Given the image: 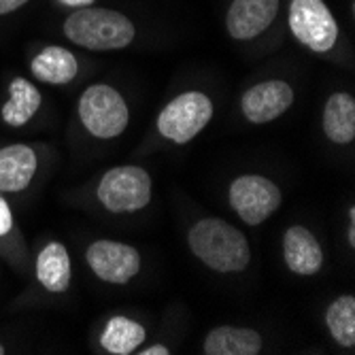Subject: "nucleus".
Instances as JSON below:
<instances>
[{"mask_svg":"<svg viewBox=\"0 0 355 355\" xmlns=\"http://www.w3.org/2000/svg\"><path fill=\"white\" fill-rule=\"evenodd\" d=\"M189 249L217 272H241L251 260L245 234L228 221L207 217L189 230Z\"/></svg>","mask_w":355,"mask_h":355,"instance_id":"f257e3e1","label":"nucleus"},{"mask_svg":"<svg viewBox=\"0 0 355 355\" xmlns=\"http://www.w3.org/2000/svg\"><path fill=\"white\" fill-rule=\"evenodd\" d=\"M64 35L75 45L94 51L123 49L135 41V24L113 9L81 7L64 24Z\"/></svg>","mask_w":355,"mask_h":355,"instance_id":"f03ea898","label":"nucleus"},{"mask_svg":"<svg viewBox=\"0 0 355 355\" xmlns=\"http://www.w3.org/2000/svg\"><path fill=\"white\" fill-rule=\"evenodd\" d=\"M79 117L89 135L98 139H115L125 130L130 113L117 89L98 83L83 92L79 101Z\"/></svg>","mask_w":355,"mask_h":355,"instance_id":"7ed1b4c3","label":"nucleus"},{"mask_svg":"<svg viewBox=\"0 0 355 355\" xmlns=\"http://www.w3.org/2000/svg\"><path fill=\"white\" fill-rule=\"evenodd\" d=\"M213 117V103L202 92L181 94L157 117V130L173 143H189Z\"/></svg>","mask_w":355,"mask_h":355,"instance_id":"20e7f679","label":"nucleus"},{"mask_svg":"<svg viewBox=\"0 0 355 355\" xmlns=\"http://www.w3.org/2000/svg\"><path fill=\"white\" fill-rule=\"evenodd\" d=\"M98 198L111 213L141 211L151 200V177L141 166L111 168L98 185Z\"/></svg>","mask_w":355,"mask_h":355,"instance_id":"39448f33","label":"nucleus"},{"mask_svg":"<svg viewBox=\"0 0 355 355\" xmlns=\"http://www.w3.org/2000/svg\"><path fill=\"white\" fill-rule=\"evenodd\" d=\"M289 28L294 37L313 51H328L338 39V26L324 0H292Z\"/></svg>","mask_w":355,"mask_h":355,"instance_id":"423d86ee","label":"nucleus"},{"mask_svg":"<svg viewBox=\"0 0 355 355\" xmlns=\"http://www.w3.org/2000/svg\"><path fill=\"white\" fill-rule=\"evenodd\" d=\"M230 205L247 225H260L281 207V189L266 177L245 175L230 185Z\"/></svg>","mask_w":355,"mask_h":355,"instance_id":"0eeeda50","label":"nucleus"},{"mask_svg":"<svg viewBox=\"0 0 355 355\" xmlns=\"http://www.w3.org/2000/svg\"><path fill=\"white\" fill-rule=\"evenodd\" d=\"M85 260L96 277L115 285L128 283L141 270L139 251L117 241H96L87 247Z\"/></svg>","mask_w":355,"mask_h":355,"instance_id":"6e6552de","label":"nucleus"},{"mask_svg":"<svg viewBox=\"0 0 355 355\" xmlns=\"http://www.w3.org/2000/svg\"><path fill=\"white\" fill-rule=\"evenodd\" d=\"M294 103L292 85L285 81H264L249 87L241 98L243 115L253 123H268L281 117Z\"/></svg>","mask_w":355,"mask_h":355,"instance_id":"1a4fd4ad","label":"nucleus"},{"mask_svg":"<svg viewBox=\"0 0 355 355\" xmlns=\"http://www.w3.org/2000/svg\"><path fill=\"white\" fill-rule=\"evenodd\" d=\"M279 0H232L228 19L230 37L236 41H251L275 21Z\"/></svg>","mask_w":355,"mask_h":355,"instance_id":"9d476101","label":"nucleus"},{"mask_svg":"<svg viewBox=\"0 0 355 355\" xmlns=\"http://www.w3.org/2000/svg\"><path fill=\"white\" fill-rule=\"evenodd\" d=\"M283 255L287 268L302 277H311L324 266V251H321L313 232H309L302 225H294L285 232Z\"/></svg>","mask_w":355,"mask_h":355,"instance_id":"9b49d317","label":"nucleus"},{"mask_svg":"<svg viewBox=\"0 0 355 355\" xmlns=\"http://www.w3.org/2000/svg\"><path fill=\"white\" fill-rule=\"evenodd\" d=\"M37 173V153L28 145L0 149V191H21Z\"/></svg>","mask_w":355,"mask_h":355,"instance_id":"f8f14e48","label":"nucleus"},{"mask_svg":"<svg viewBox=\"0 0 355 355\" xmlns=\"http://www.w3.org/2000/svg\"><path fill=\"white\" fill-rule=\"evenodd\" d=\"M262 351V336L249 328L221 326L207 334V355H257Z\"/></svg>","mask_w":355,"mask_h":355,"instance_id":"ddd939ff","label":"nucleus"},{"mask_svg":"<svg viewBox=\"0 0 355 355\" xmlns=\"http://www.w3.org/2000/svg\"><path fill=\"white\" fill-rule=\"evenodd\" d=\"M37 277L45 289L53 294L67 292L71 285V257L60 243H49L37 260Z\"/></svg>","mask_w":355,"mask_h":355,"instance_id":"4468645a","label":"nucleus"},{"mask_svg":"<svg viewBox=\"0 0 355 355\" xmlns=\"http://www.w3.org/2000/svg\"><path fill=\"white\" fill-rule=\"evenodd\" d=\"M324 130L332 143L347 145L355 139V101L349 94H332L324 109Z\"/></svg>","mask_w":355,"mask_h":355,"instance_id":"2eb2a0df","label":"nucleus"},{"mask_svg":"<svg viewBox=\"0 0 355 355\" xmlns=\"http://www.w3.org/2000/svg\"><path fill=\"white\" fill-rule=\"evenodd\" d=\"M79 67L77 58L64 47L49 45L32 60V75L45 83H69L75 79Z\"/></svg>","mask_w":355,"mask_h":355,"instance_id":"dca6fc26","label":"nucleus"},{"mask_svg":"<svg viewBox=\"0 0 355 355\" xmlns=\"http://www.w3.org/2000/svg\"><path fill=\"white\" fill-rule=\"evenodd\" d=\"M9 94L11 98L7 101V105L0 111L3 115V121L13 125V128H19L24 123H28L32 119L41 107V92L37 89V85H32L30 81L26 79H13L11 85H9Z\"/></svg>","mask_w":355,"mask_h":355,"instance_id":"f3484780","label":"nucleus"},{"mask_svg":"<svg viewBox=\"0 0 355 355\" xmlns=\"http://www.w3.org/2000/svg\"><path fill=\"white\" fill-rule=\"evenodd\" d=\"M143 340H145V328L139 321H132L128 317H111L101 338L105 351L113 355L132 353L143 345Z\"/></svg>","mask_w":355,"mask_h":355,"instance_id":"a211bd4d","label":"nucleus"},{"mask_svg":"<svg viewBox=\"0 0 355 355\" xmlns=\"http://www.w3.org/2000/svg\"><path fill=\"white\" fill-rule=\"evenodd\" d=\"M326 324L343 347L355 345V298L353 296H340L334 300L326 313Z\"/></svg>","mask_w":355,"mask_h":355,"instance_id":"6ab92c4d","label":"nucleus"},{"mask_svg":"<svg viewBox=\"0 0 355 355\" xmlns=\"http://www.w3.org/2000/svg\"><path fill=\"white\" fill-rule=\"evenodd\" d=\"M13 225V217H11V209L9 205L0 198V236H5Z\"/></svg>","mask_w":355,"mask_h":355,"instance_id":"aec40b11","label":"nucleus"},{"mask_svg":"<svg viewBox=\"0 0 355 355\" xmlns=\"http://www.w3.org/2000/svg\"><path fill=\"white\" fill-rule=\"evenodd\" d=\"M28 0H0V15H7L17 11L19 7H24Z\"/></svg>","mask_w":355,"mask_h":355,"instance_id":"412c9836","label":"nucleus"},{"mask_svg":"<svg viewBox=\"0 0 355 355\" xmlns=\"http://www.w3.org/2000/svg\"><path fill=\"white\" fill-rule=\"evenodd\" d=\"M141 355H168L171 351L166 349V347H162V345H155V347H149V349H145V351H139Z\"/></svg>","mask_w":355,"mask_h":355,"instance_id":"4be33fe9","label":"nucleus"},{"mask_svg":"<svg viewBox=\"0 0 355 355\" xmlns=\"http://www.w3.org/2000/svg\"><path fill=\"white\" fill-rule=\"evenodd\" d=\"M349 243L351 245H355V209H351L349 211Z\"/></svg>","mask_w":355,"mask_h":355,"instance_id":"5701e85b","label":"nucleus"},{"mask_svg":"<svg viewBox=\"0 0 355 355\" xmlns=\"http://www.w3.org/2000/svg\"><path fill=\"white\" fill-rule=\"evenodd\" d=\"M64 5H71V7H87V5H92L94 0H62Z\"/></svg>","mask_w":355,"mask_h":355,"instance_id":"b1692460","label":"nucleus"},{"mask_svg":"<svg viewBox=\"0 0 355 355\" xmlns=\"http://www.w3.org/2000/svg\"><path fill=\"white\" fill-rule=\"evenodd\" d=\"M0 355H5V347L3 345H0Z\"/></svg>","mask_w":355,"mask_h":355,"instance_id":"393cba45","label":"nucleus"}]
</instances>
